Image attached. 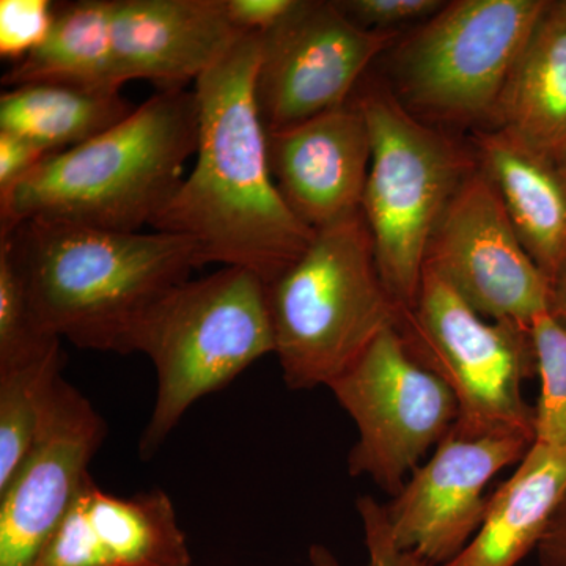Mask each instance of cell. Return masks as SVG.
Returning a JSON list of instances; mask_svg holds the SVG:
<instances>
[{
  "label": "cell",
  "instance_id": "obj_1",
  "mask_svg": "<svg viewBox=\"0 0 566 566\" xmlns=\"http://www.w3.org/2000/svg\"><path fill=\"white\" fill-rule=\"evenodd\" d=\"M260 35L244 33L193 84L196 163L151 223L188 238L200 264L241 268L273 282L312 244L315 230L283 200L255 102Z\"/></svg>",
  "mask_w": 566,
  "mask_h": 566
},
{
  "label": "cell",
  "instance_id": "obj_2",
  "mask_svg": "<svg viewBox=\"0 0 566 566\" xmlns=\"http://www.w3.org/2000/svg\"><path fill=\"white\" fill-rule=\"evenodd\" d=\"M0 240L10 245L41 329L93 352L128 354L153 305L202 268L192 241L155 230L35 219Z\"/></svg>",
  "mask_w": 566,
  "mask_h": 566
},
{
  "label": "cell",
  "instance_id": "obj_3",
  "mask_svg": "<svg viewBox=\"0 0 566 566\" xmlns=\"http://www.w3.org/2000/svg\"><path fill=\"white\" fill-rule=\"evenodd\" d=\"M197 102L164 91L93 139L55 153L0 196V233L55 221L136 233L151 227L196 155Z\"/></svg>",
  "mask_w": 566,
  "mask_h": 566
},
{
  "label": "cell",
  "instance_id": "obj_4",
  "mask_svg": "<svg viewBox=\"0 0 566 566\" xmlns=\"http://www.w3.org/2000/svg\"><path fill=\"white\" fill-rule=\"evenodd\" d=\"M264 289L274 354L294 390L329 387L400 322L363 210L316 230L307 251Z\"/></svg>",
  "mask_w": 566,
  "mask_h": 566
},
{
  "label": "cell",
  "instance_id": "obj_5",
  "mask_svg": "<svg viewBox=\"0 0 566 566\" xmlns=\"http://www.w3.org/2000/svg\"><path fill=\"white\" fill-rule=\"evenodd\" d=\"M262 279L241 268L182 282L137 324L128 354L142 353L156 371V398L142 433V460L161 449L182 416L245 368L274 353Z\"/></svg>",
  "mask_w": 566,
  "mask_h": 566
},
{
  "label": "cell",
  "instance_id": "obj_6",
  "mask_svg": "<svg viewBox=\"0 0 566 566\" xmlns=\"http://www.w3.org/2000/svg\"><path fill=\"white\" fill-rule=\"evenodd\" d=\"M354 102L371 137L360 210L379 273L405 314L416 307L436 229L472 170L455 142L416 117L390 88L376 85Z\"/></svg>",
  "mask_w": 566,
  "mask_h": 566
},
{
  "label": "cell",
  "instance_id": "obj_7",
  "mask_svg": "<svg viewBox=\"0 0 566 566\" xmlns=\"http://www.w3.org/2000/svg\"><path fill=\"white\" fill-rule=\"evenodd\" d=\"M398 331L417 363L455 395L453 433L520 434L535 441V409L523 397L536 371L531 329L486 322L431 270H423L416 307L401 314Z\"/></svg>",
  "mask_w": 566,
  "mask_h": 566
},
{
  "label": "cell",
  "instance_id": "obj_8",
  "mask_svg": "<svg viewBox=\"0 0 566 566\" xmlns=\"http://www.w3.org/2000/svg\"><path fill=\"white\" fill-rule=\"evenodd\" d=\"M547 0H455L395 52L397 98L416 117L474 125L494 120Z\"/></svg>",
  "mask_w": 566,
  "mask_h": 566
},
{
  "label": "cell",
  "instance_id": "obj_9",
  "mask_svg": "<svg viewBox=\"0 0 566 566\" xmlns=\"http://www.w3.org/2000/svg\"><path fill=\"white\" fill-rule=\"evenodd\" d=\"M329 389L359 433L349 474L371 476L394 497L457 422L455 395L417 363L397 326L379 334Z\"/></svg>",
  "mask_w": 566,
  "mask_h": 566
},
{
  "label": "cell",
  "instance_id": "obj_10",
  "mask_svg": "<svg viewBox=\"0 0 566 566\" xmlns=\"http://www.w3.org/2000/svg\"><path fill=\"white\" fill-rule=\"evenodd\" d=\"M255 102L266 134L352 102L365 71L397 32L360 28L337 2L301 0L277 29L260 36Z\"/></svg>",
  "mask_w": 566,
  "mask_h": 566
},
{
  "label": "cell",
  "instance_id": "obj_11",
  "mask_svg": "<svg viewBox=\"0 0 566 566\" xmlns=\"http://www.w3.org/2000/svg\"><path fill=\"white\" fill-rule=\"evenodd\" d=\"M424 268L483 318L531 329L536 316L549 312V279L524 249L482 169L465 177L447 207Z\"/></svg>",
  "mask_w": 566,
  "mask_h": 566
},
{
  "label": "cell",
  "instance_id": "obj_12",
  "mask_svg": "<svg viewBox=\"0 0 566 566\" xmlns=\"http://www.w3.org/2000/svg\"><path fill=\"white\" fill-rule=\"evenodd\" d=\"M106 436L99 412L61 376L28 455L0 490V566L31 564L80 493Z\"/></svg>",
  "mask_w": 566,
  "mask_h": 566
},
{
  "label": "cell",
  "instance_id": "obj_13",
  "mask_svg": "<svg viewBox=\"0 0 566 566\" xmlns=\"http://www.w3.org/2000/svg\"><path fill=\"white\" fill-rule=\"evenodd\" d=\"M534 439L520 434H449L434 455L385 506L394 542L442 566L468 546L485 517V490L506 465L520 463Z\"/></svg>",
  "mask_w": 566,
  "mask_h": 566
},
{
  "label": "cell",
  "instance_id": "obj_14",
  "mask_svg": "<svg viewBox=\"0 0 566 566\" xmlns=\"http://www.w3.org/2000/svg\"><path fill=\"white\" fill-rule=\"evenodd\" d=\"M268 156L283 200L315 232L363 208L371 137L354 99L268 134Z\"/></svg>",
  "mask_w": 566,
  "mask_h": 566
},
{
  "label": "cell",
  "instance_id": "obj_15",
  "mask_svg": "<svg viewBox=\"0 0 566 566\" xmlns=\"http://www.w3.org/2000/svg\"><path fill=\"white\" fill-rule=\"evenodd\" d=\"M188 538L163 490L120 497L88 474L28 566H191Z\"/></svg>",
  "mask_w": 566,
  "mask_h": 566
},
{
  "label": "cell",
  "instance_id": "obj_16",
  "mask_svg": "<svg viewBox=\"0 0 566 566\" xmlns=\"http://www.w3.org/2000/svg\"><path fill=\"white\" fill-rule=\"evenodd\" d=\"M122 85L148 81L158 92L196 84L244 33L227 20L222 0H112Z\"/></svg>",
  "mask_w": 566,
  "mask_h": 566
},
{
  "label": "cell",
  "instance_id": "obj_17",
  "mask_svg": "<svg viewBox=\"0 0 566 566\" xmlns=\"http://www.w3.org/2000/svg\"><path fill=\"white\" fill-rule=\"evenodd\" d=\"M475 147L517 238L553 286L566 266L565 167L501 128L476 132Z\"/></svg>",
  "mask_w": 566,
  "mask_h": 566
},
{
  "label": "cell",
  "instance_id": "obj_18",
  "mask_svg": "<svg viewBox=\"0 0 566 566\" xmlns=\"http://www.w3.org/2000/svg\"><path fill=\"white\" fill-rule=\"evenodd\" d=\"M566 497V452L536 444L490 495L468 546L442 566H517L538 547Z\"/></svg>",
  "mask_w": 566,
  "mask_h": 566
},
{
  "label": "cell",
  "instance_id": "obj_19",
  "mask_svg": "<svg viewBox=\"0 0 566 566\" xmlns=\"http://www.w3.org/2000/svg\"><path fill=\"white\" fill-rule=\"evenodd\" d=\"M497 128L560 158L566 147V0L551 2L495 112Z\"/></svg>",
  "mask_w": 566,
  "mask_h": 566
},
{
  "label": "cell",
  "instance_id": "obj_20",
  "mask_svg": "<svg viewBox=\"0 0 566 566\" xmlns=\"http://www.w3.org/2000/svg\"><path fill=\"white\" fill-rule=\"evenodd\" d=\"M7 88L31 82H63L122 91L114 48L112 0L55 3L46 40L2 77Z\"/></svg>",
  "mask_w": 566,
  "mask_h": 566
},
{
  "label": "cell",
  "instance_id": "obj_21",
  "mask_svg": "<svg viewBox=\"0 0 566 566\" xmlns=\"http://www.w3.org/2000/svg\"><path fill=\"white\" fill-rule=\"evenodd\" d=\"M134 109L122 91L31 82L0 96V132L25 137L55 155L107 132Z\"/></svg>",
  "mask_w": 566,
  "mask_h": 566
},
{
  "label": "cell",
  "instance_id": "obj_22",
  "mask_svg": "<svg viewBox=\"0 0 566 566\" xmlns=\"http://www.w3.org/2000/svg\"><path fill=\"white\" fill-rule=\"evenodd\" d=\"M63 364L59 344L31 363L0 371V490L28 455Z\"/></svg>",
  "mask_w": 566,
  "mask_h": 566
},
{
  "label": "cell",
  "instance_id": "obj_23",
  "mask_svg": "<svg viewBox=\"0 0 566 566\" xmlns=\"http://www.w3.org/2000/svg\"><path fill=\"white\" fill-rule=\"evenodd\" d=\"M61 338L41 329L24 279L6 240H0V371L43 356Z\"/></svg>",
  "mask_w": 566,
  "mask_h": 566
},
{
  "label": "cell",
  "instance_id": "obj_24",
  "mask_svg": "<svg viewBox=\"0 0 566 566\" xmlns=\"http://www.w3.org/2000/svg\"><path fill=\"white\" fill-rule=\"evenodd\" d=\"M542 394L535 408V442L566 452V329L549 312L531 326Z\"/></svg>",
  "mask_w": 566,
  "mask_h": 566
},
{
  "label": "cell",
  "instance_id": "obj_25",
  "mask_svg": "<svg viewBox=\"0 0 566 566\" xmlns=\"http://www.w3.org/2000/svg\"><path fill=\"white\" fill-rule=\"evenodd\" d=\"M55 3L48 0L0 2V55L14 63L28 57L46 40L54 22Z\"/></svg>",
  "mask_w": 566,
  "mask_h": 566
},
{
  "label": "cell",
  "instance_id": "obj_26",
  "mask_svg": "<svg viewBox=\"0 0 566 566\" xmlns=\"http://www.w3.org/2000/svg\"><path fill=\"white\" fill-rule=\"evenodd\" d=\"M360 520H363L365 545L368 560L364 566H431L422 557L406 553L394 542L387 521L386 509L376 504L371 497H360L357 501ZM312 566H342L337 557L327 547L315 545L311 547Z\"/></svg>",
  "mask_w": 566,
  "mask_h": 566
},
{
  "label": "cell",
  "instance_id": "obj_27",
  "mask_svg": "<svg viewBox=\"0 0 566 566\" xmlns=\"http://www.w3.org/2000/svg\"><path fill=\"white\" fill-rule=\"evenodd\" d=\"M337 6L360 28L392 31L395 25L430 20L446 2L441 0H340Z\"/></svg>",
  "mask_w": 566,
  "mask_h": 566
},
{
  "label": "cell",
  "instance_id": "obj_28",
  "mask_svg": "<svg viewBox=\"0 0 566 566\" xmlns=\"http://www.w3.org/2000/svg\"><path fill=\"white\" fill-rule=\"evenodd\" d=\"M300 6L301 0H222L234 31L260 36L277 29Z\"/></svg>",
  "mask_w": 566,
  "mask_h": 566
},
{
  "label": "cell",
  "instance_id": "obj_29",
  "mask_svg": "<svg viewBox=\"0 0 566 566\" xmlns=\"http://www.w3.org/2000/svg\"><path fill=\"white\" fill-rule=\"evenodd\" d=\"M50 156L52 153L35 142L0 132V196L10 191Z\"/></svg>",
  "mask_w": 566,
  "mask_h": 566
},
{
  "label": "cell",
  "instance_id": "obj_30",
  "mask_svg": "<svg viewBox=\"0 0 566 566\" xmlns=\"http://www.w3.org/2000/svg\"><path fill=\"white\" fill-rule=\"evenodd\" d=\"M542 566H566V497L536 547Z\"/></svg>",
  "mask_w": 566,
  "mask_h": 566
},
{
  "label": "cell",
  "instance_id": "obj_31",
  "mask_svg": "<svg viewBox=\"0 0 566 566\" xmlns=\"http://www.w3.org/2000/svg\"><path fill=\"white\" fill-rule=\"evenodd\" d=\"M549 314L566 329V266L565 270L558 274L556 281L553 282Z\"/></svg>",
  "mask_w": 566,
  "mask_h": 566
},
{
  "label": "cell",
  "instance_id": "obj_32",
  "mask_svg": "<svg viewBox=\"0 0 566 566\" xmlns=\"http://www.w3.org/2000/svg\"><path fill=\"white\" fill-rule=\"evenodd\" d=\"M558 161H560L562 166L565 167L566 170V147L564 148V151H562L560 158H558Z\"/></svg>",
  "mask_w": 566,
  "mask_h": 566
}]
</instances>
